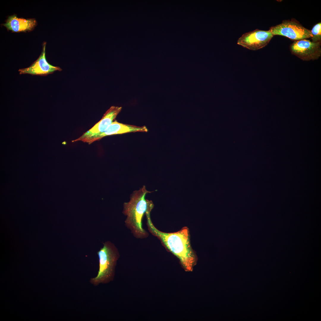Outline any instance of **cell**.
Masks as SVG:
<instances>
[{
    "mask_svg": "<svg viewBox=\"0 0 321 321\" xmlns=\"http://www.w3.org/2000/svg\"><path fill=\"white\" fill-rule=\"evenodd\" d=\"M148 131L145 126H137L135 125L120 123L114 121L103 133L97 135L96 138L100 140L103 138L111 135L121 134L137 132H147Z\"/></svg>",
    "mask_w": 321,
    "mask_h": 321,
    "instance_id": "obj_9",
    "label": "cell"
},
{
    "mask_svg": "<svg viewBox=\"0 0 321 321\" xmlns=\"http://www.w3.org/2000/svg\"><path fill=\"white\" fill-rule=\"evenodd\" d=\"M121 109V107L111 106L106 111L100 120L80 137L72 140V142L81 141L85 143L89 138L103 133L113 122Z\"/></svg>",
    "mask_w": 321,
    "mask_h": 321,
    "instance_id": "obj_7",
    "label": "cell"
},
{
    "mask_svg": "<svg viewBox=\"0 0 321 321\" xmlns=\"http://www.w3.org/2000/svg\"><path fill=\"white\" fill-rule=\"evenodd\" d=\"M292 53L304 61L318 59L321 56V42L314 43L306 39L293 42L290 47Z\"/></svg>",
    "mask_w": 321,
    "mask_h": 321,
    "instance_id": "obj_6",
    "label": "cell"
},
{
    "mask_svg": "<svg viewBox=\"0 0 321 321\" xmlns=\"http://www.w3.org/2000/svg\"><path fill=\"white\" fill-rule=\"evenodd\" d=\"M97 254L99 259V270L97 276L89 281L95 286L101 283L107 284L113 280L117 262L119 257L117 248L108 241L103 243Z\"/></svg>",
    "mask_w": 321,
    "mask_h": 321,
    "instance_id": "obj_3",
    "label": "cell"
},
{
    "mask_svg": "<svg viewBox=\"0 0 321 321\" xmlns=\"http://www.w3.org/2000/svg\"><path fill=\"white\" fill-rule=\"evenodd\" d=\"M46 43L43 44L42 52L37 59L29 67L18 70L20 74H28L32 75L45 76L51 74L56 71H61L59 67L51 65L47 61L45 57Z\"/></svg>",
    "mask_w": 321,
    "mask_h": 321,
    "instance_id": "obj_8",
    "label": "cell"
},
{
    "mask_svg": "<svg viewBox=\"0 0 321 321\" xmlns=\"http://www.w3.org/2000/svg\"><path fill=\"white\" fill-rule=\"evenodd\" d=\"M312 42L314 43L321 42V23L319 22L315 25L311 30Z\"/></svg>",
    "mask_w": 321,
    "mask_h": 321,
    "instance_id": "obj_11",
    "label": "cell"
},
{
    "mask_svg": "<svg viewBox=\"0 0 321 321\" xmlns=\"http://www.w3.org/2000/svg\"><path fill=\"white\" fill-rule=\"evenodd\" d=\"M151 192L143 185L139 190L133 191L130 196V201L123 204V213L127 217L125 224L138 238L147 237V232L143 228L142 221L146 212L152 210L154 207L152 202L145 198L147 194Z\"/></svg>",
    "mask_w": 321,
    "mask_h": 321,
    "instance_id": "obj_2",
    "label": "cell"
},
{
    "mask_svg": "<svg viewBox=\"0 0 321 321\" xmlns=\"http://www.w3.org/2000/svg\"><path fill=\"white\" fill-rule=\"evenodd\" d=\"M151 211H148L145 214L149 231L159 238L166 247L179 258L185 270L192 271L196 263V258L191 246L188 229L185 227L173 233L160 231L152 222Z\"/></svg>",
    "mask_w": 321,
    "mask_h": 321,
    "instance_id": "obj_1",
    "label": "cell"
},
{
    "mask_svg": "<svg viewBox=\"0 0 321 321\" xmlns=\"http://www.w3.org/2000/svg\"><path fill=\"white\" fill-rule=\"evenodd\" d=\"M269 31L274 35L283 36L292 40H299L312 37L311 30L306 29L296 20H285L270 28Z\"/></svg>",
    "mask_w": 321,
    "mask_h": 321,
    "instance_id": "obj_4",
    "label": "cell"
},
{
    "mask_svg": "<svg viewBox=\"0 0 321 321\" xmlns=\"http://www.w3.org/2000/svg\"><path fill=\"white\" fill-rule=\"evenodd\" d=\"M273 36L269 30L256 29L243 34L239 38L237 43L244 47L255 51L267 45Z\"/></svg>",
    "mask_w": 321,
    "mask_h": 321,
    "instance_id": "obj_5",
    "label": "cell"
},
{
    "mask_svg": "<svg viewBox=\"0 0 321 321\" xmlns=\"http://www.w3.org/2000/svg\"><path fill=\"white\" fill-rule=\"evenodd\" d=\"M34 19L19 18L15 15L9 16L3 25L13 32H24L32 30L36 25Z\"/></svg>",
    "mask_w": 321,
    "mask_h": 321,
    "instance_id": "obj_10",
    "label": "cell"
}]
</instances>
